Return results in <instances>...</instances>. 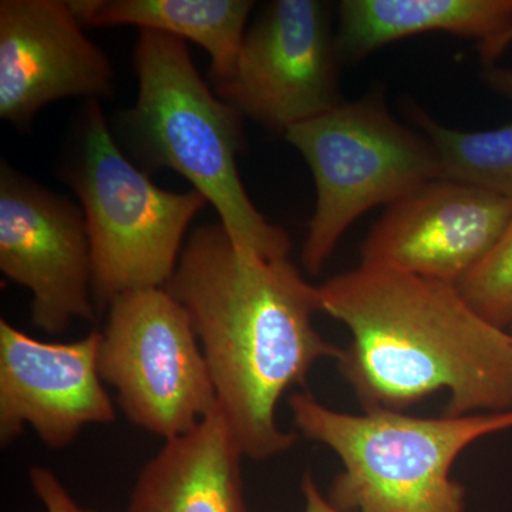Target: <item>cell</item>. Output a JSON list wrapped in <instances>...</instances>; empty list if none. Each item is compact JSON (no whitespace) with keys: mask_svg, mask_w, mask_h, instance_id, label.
I'll use <instances>...</instances> for the list:
<instances>
[{"mask_svg":"<svg viewBox=\"0 0 512 512\" xmlns=\"http://www.w3.org/2000/svg\"><path fill=\"white\" fill-rule=\"evenodd\" d=\"M244 457L220 409L163 448L138 474L126 512H248Z\"/></svg>","mask_w":512,"mask_h":512,"instance_id":"4fadbf2b","label":"cell"},{"mask_svg":"<svg viewBox=\"0 0 512 512\" xmlns=\"http://www.w3.org/2000/svg\"><path fill=\"white\" fill-rule=\"evenodd\" d=\"M510 335H511V339H512V326H511V332H510Z\"/></svg>","mask_w":512,"mask_h":512,"instance_id":"7402d4cb","label":"cell"},{"mask_svg":"<svg viewBox=\"0 0 512 512\" xmlns=\"http://www.w3.org/2000/svg\"><path fill=\"white\" fill-rule=\"evenodd\" d=\"M464 301L497 328L512 326V217L494 247L457 285Z\"/></svg>","mask_w":512,"mask_h":512,"instance_id":"e0dca14e","label":"cell"},{"mask_svg":"<svg viewBox=\"0 0 512 512\" xmlns=\"http://www.w3.org/2000/svg\"><path fill=\"white\" fill-rule=\"evenodd\" d=\"M0 271L32 292L33 325L49 335L96 318L82 208L8 164L0 168Z\"/></svg>","mask_w":512,"mask_h":512,"instance_id":"9c48e42d","label":"cell"},{"mask_svg":"<svg viewBox=\"0 0 512 512\" xmlns=\"http://www.w3.org/2000/svg\"><path fill=\"white\" fill-rule=\"evenodd\" d=\"M329 3L275 0L248 29L234 67L214 90L242 114L285 134L343 103Z\"/></svg>","mask_w":512,"mask_h":512,"instance_id":"ba28073f","label":"cell"},{"mask_svg":"<svg viewBox=\"0 0 512 512\" xmlns=\"http://www.w3.org/2000/svg\"><path fill=\"white\" fill-rule=\"evenodd\" d=\"M69 181L79 197L93 259L97 305L140 289L165 288L183 252L185 232L207 205L200 192L163 190L131 163L96 100L77 128Z\"/></svg>","mask_w":512,"mask_h":512,"instance_id":"5b68a950","label":"cell"},{"mask_svg":"<svg viewBox=\"0 0 512 512\" xmlns=\"http://www.w3.org/2000/svg\"><path fill=\"white\" fill-rule=\"evenodd\" d=\"M134 69L137 100L123 124L141 160L175 171L200 192L238 251L289 256L288 232L258 211L239 174L244 117L202 79L184 40L140 30Z\"/></svg>","mask_w":512,"mask_h":512,"instance_id":"3957f363","label":"cell"},{"mask_svg":"<svg viewBox=\"0 0 512 512\" xmlns=\"http://www.w3.org/2000/svg\"><path fill=\"white\" fill-rule=\"evenodd\" d=\"M284 136L315 181V211L301 256L311 275L320 274L345 232L366 212L443 178L429 138L397 120L379 89L343 101Z\"/></svg>","mask_w":512,"mask_h":512,"instance_id":"8992f818","label":"cell"},{"mask_svg":"<svg viewBox=\"0 0 512 512\" xmlns=\"http://www.w3.org/2000/svg\"><path fill=\"white\" fill-rule=\"evenodd\" d=\"M414 127L439 154L443 178L460 181L512 200V123L493 130L443 126L416 103H407Z\"/></svg>","mask_w":512,"mask_h":512,"instance_id":"2e32d148","label":"cell"},{"mask_svg":"<svg viewBox=\"0 0 512 512\" xmlns=\"http://www.w3.org/2000/svg\"><path fill=\"white\" fill-rule=\"evenodd\" d=\"M165 289L191 320L244 457L268 460L295 446L298 434L276 421L278 404L320 359L340 355L313 325L319 288L289 256L238 251L214 222L192 232Z\"/></svg>","mask_w":512,"mask_h":512,"instance_id":"6da1fadb","label":"cell"},{"mask_svg":"<svg viewBox=\"0 0 512 512\" xmlns=\"http://www.w3.org/2000/svg\"><path fill=\"white\" fill-rule=\"evenodd\" d=\"M511 217V198L439 178L386 208L362 242L360 264L457 286Z\"/></svg>","mask_w":512,"mask_h":512,"instance_id":"30bf717a","label":"cell"},{"mask_svg":"<svg viewBox=\"0 0 512 512\" xmlns=\"http://www.w3.org/2000/svg\"><path fill=\"white\" fill-rule=\"evenodd\" d=\"M485 82L500 96L512 100V69L491 66L485 67Z\"/></svg>","mask_w":512,"mask_h":512,"instance_id":"ffe728a7","label":"cell"},{"mask_svg":"<svg viewBox=\"0 0 512 512\" xmlns=\"http://www.w3.org/2000/svg\"><path fill=\"white\" fill-rule=\"evenodd\" d=\"M308 440L342 461L328 500L345 512H466V488L451 478L471 444L512 429V412L417 417L404 412H336L309 392L289 396Z\"/></svg>","mask_w":512,"mask_h":512,"instance_id":"277c9868","label":"cell"},{"mask_svg":"<svg viewBox=\"0 0 512 512\" xmlns=\"http://www.w3.org/2000/svg\"><path fill=\"white\" fill-rule=\"evenodd\" d=\"M336 45L343 63L423 33L476 39L487 49L512 26V0H343Z\"/></svg>","mask_w":512,"mask_h":512,"instance_id":"5bb4252c","label":"cell"},{"mask_svg":"<svg viewBox=\"0 0 512 512\" xmlns=\"http://www.w3.org/2000/svg\"><path fill=\"white\" fill-rule=\"evenodd\" d=\"M512 42V26L511 29L508 30L507 33L503 37L497 40L494 45L487 47V49L481 50V62H483L485 67L495 66V62H497L498 57L503 55L504 50L507 49L508 46L511 45Z\"/></svg>","mask_w":512,"mask_h":512,"instance_id":"44dd1931","label":"cell"},{"mask_svg":"<svg viewBox=\"0 0 512 512\" xmlns=\"http://www.w3.org/2000/svg\"><path fill=\"white\" fill-rule=\"evenodd\" d=\"M100 332L76 342H45L0 320V441L32 427L47 447H69L90 424L116 410L99 372Z\"/></svg>","mask_w":512,"mask_h":512,"instance_id":"8fae6325","label":"cell"},{"mask_svg":"<svg viewBox=\"0 0 512 512\" xmlns=\"http://www.w3.org/2000/svg\"><path fill=\"white\" fill-rule=\"evenodd\" d=\"M109 57L84 32L70 2H0V117L28 127L57 100L110 99Z\"/></svg>","mask_w":512,"mask_h":512,"instance_id":"7c38bea8","label":"cell"},{"mask_svg":"<svg viewBox=\"0 0 512 512\" xmlns=\"http://www.w3.org/2000/svg\"><path fill=\"white\" fill-rule=\"evenodd\" d=\"M84 28L131 25L190 40L211 57V77L224 79L247 35L251 0H72Z\"/></svg>","mask_w":512,"mask_h":512,"instance_id":"9a60e30c","label":"cell"},{"mask_svg":"<svg viewBox=\"0 0 512 512\" xmlns=\"http://www.w3.org/2000/svg\"><path fill=\"white\" fill-rule=\"evenodd\" d=\"M107 308L99 372L134 426L167 441L217 412V392L200 340L167 289L124 293Z\"/></svg>","mask_w":512,"mask_h":512,"instance_id":"52a82bcc","label":"cell"},{"mask_svg":"<svg viewBox=\"0 0 512 512\" xmlns=\"http://www.w3.org/2000/svg\"><path fill=\"white\" fill-rule=\"evenodd\" d=\"M302 494L305 497V510L303 512H345L330 504L328 498L320 493L318 484L311 474L306 473L302 478Z\"/></svg>","mask_w":512,"mask_h":512,"instance_id":"d6986e66","label":"cell"},{"mask_svg":"<svg viewBox=\"0 0 512 512\" xmlns=\"http://www.w3.org/2000/svg\"><path fill=\"white\" fill-rule=\"evenodd\" d=\"M29 478L33 491L46 512H97L77 504L59 477L49 468L33 467Z\"/></svg>","mask_w":512,"mask_h":512,"instance_id":"ac0fdd59","label":"cell"},{"mask_svg":"<svg viewBox=\"0 0 512 512\" xmlns=\"http://www.w3.org/2000/svg\"><path fill=\"white\" fill-rule=\"evenodd\" d=\"M352 340L336 359L363 410L406 412L440 390L446 416L512 412V339L457 286L360 264L319 286Z\"/></svg>","mask_w":512,"mask_h":512,"instance_id":"7a4b0ae2","label":"cell"}]
</instances>
